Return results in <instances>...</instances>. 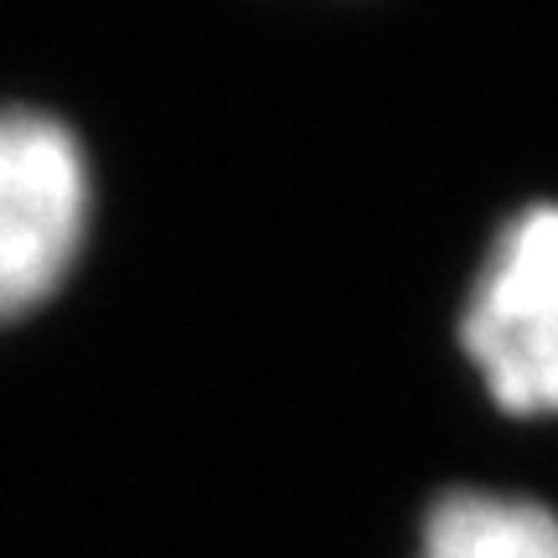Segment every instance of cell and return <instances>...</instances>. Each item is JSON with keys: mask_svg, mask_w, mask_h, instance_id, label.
Wrapping results in <instances>:
<instances>
[{"mask_svg": "<svg viewBox=\"0 0 558 558\" xmlns=\"http://www.w3.org/2000/svg\"><path fill=\"white\" fill-rule=\"evenodd\" d=\"M460 347L497 409L518 418L558 414V202L501 228L465 300Z\"/></svg>", "mask_w": 558, "mask_h": 558, "instance_id": "6da1fadb", "label": "cell"}, {"mask_svg": "<svg viewBox=\"0 0 558 558\" xmlns=\"http://www.w3.org/2000/svg\"><path fill=\"white\" fill-rule=\"evenodd\" d=\"M88 160L41 109H0V326L58 295L88 239Z\"/></svg>", "mask_w": 558, "mask_h": 558, "instance_id": "7a4b0ae2", "label": "cell"}, {"mask_svg": "<svg viewBox=\"0 0 558 558\" xmlns=\"http://www.w3.org/2000/svg\"><path fill=\"white\" fill-rule=\"evenodd\" d=\"M414 558H558V512L512 492L456 486L424 512Z\"/></svg>", "mask_w": 558, "mask_h": 558, "instance_id": "3957f363", "label": "cell"}]
</instances>
